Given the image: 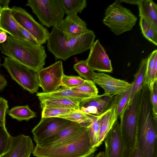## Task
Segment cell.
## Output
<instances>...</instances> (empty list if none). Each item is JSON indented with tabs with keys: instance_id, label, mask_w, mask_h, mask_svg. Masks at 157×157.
Listing matches in <instances>:
<instances>
[{
	"instance_id": "cell-16",
	"label": "cell",
	"mask_w": 157,
	"mask_h": 157,
	"mask_svg": "<svg viewBox=\"0 0 157 157\" xmlns=\"http://www.w3.org/2000/svg\"><path fill=\"white\" fill-rule=\"evenodd\" d=\"M34 148L30 136L19 135L12 137L9 150L2 157H29Z\"/></svg>"
},
{
	"instance_id": "cell-42",
	"label": "cell",
	"mask_w": 157,
	"mask_h": 157,
	"mask_svg": "<svg viewBox=\"0 0 157 157\" xmlns=\"http://www.w3.org/2000/svg\"><path fill=\"white\" fill-rule=\"evenodd\" d=\"M7 36L6 32L0 30V44H2L6 42L7 39Z\"/></svg>"
},
{
	"instance_id": "cell-43",
	"label": "cell",
	"mask_w": 157,
	"mask_h": 157,
	"mask_svg": "<svg viewBox=\"0 0 157 157\" xmlns=\"http://www.w3.org/2000/svg\"><path fill=\"white\" fill-rule=\"evenodd\" d=\"M139 0H119L120 2H124L129 4L137 5Z\"/></svg>"
},
{
	"instance_id": "cell-13",
	"label": "cell",
	"mask_w": 157,
	"mask_h": 157,
	"mask_svg": "<svg viewBox=\"0 0 157 157\" xmlns=\"http://www.w3.org/2000/svg\"><path fill=\"white\" fill-rule=\"evenodd\" d=\"M86 60L88 66L94 71L109 73L113 71L111 60L98 40L94 42Z\"/></svg>"
},
{
	"instance_id": "cell-1",
	"label": "cell",
	"mask_w": 157,
	"mask_h": 157,
	"mask_svg": "<svg viewBox=\"0 0 157 157\" xmlns=\"http://www.w3.org/2000/svg\"><path fill=\"white\" fill-rule=\"evenodd\" d=\"M136 142L141 157H157V121L153 117L147 87L140 90Z\"/></svg>"
},
{
	"instance_id": "cell-23",
	"label": "cell",
	"mask_w": 157,
	"mask_h": 157,
	"mask_svg": "<svg viewBox=\"0 0 157 157\" xmlns=\"http://www.w3.org/2000/svg\"><path fill=\"white\" fill-rule=\"evenodd\" d=\"M139 16L157 25V4L151 0H139Z\"/></svg>"
},
{
	"instance_id": "cell-9",
	"label": "cell",
	"mask_w": 157,
	"mask_h": 157,
	"mask_svg": "<svg viewBox=\"0 0 157 157\" xmlns=\"http://www.w3.org/2000/svg\"><path fill=\"white\" fill-rule=\"evenodd\" d=\"M11 9L13 18L19 25L29 33L40 45L46 42L50 33L46 28L22 8L14 6Z\"/></svg>"
},
{
	"instance_id": "cell-19",
	"label": "cell",
	"mask_w": 157,
	"mask_h": 157,
	"mask_svg": "<svg viewBox=\"0 0 157 157\" xmlns=\"http://www.w3.org/2000/svg\"><path fill=\"white\" fill-rule=\"evenodd\" d=\"M118 95L114 96L109 108L102 114L101 118L100 131L97 147L101 145L107 134L118 117L116 113V102Z\"/></svg>"
},
{
	"instance_id": "cell-4",
	"label": "cell",
	"mask_w": 157,
	"mask_h": 157,
	"mask_svg": "<svg viewBox=\"0 0 157 157\" xmlns=\"http://www.w3.org/2000/svg\"><path fill=\"white\" fill-rule=\"evenodd\" d=\"M97 150L91 145L87 128L82 134L62 143L45 147L36 145L33 154L36 157H86Z\"/></svg>"
},
{
	"instance_id": "cell-33",
	"label": "cell",
	"mask_w": 157,
	"mask_h": 157,
	"mask_svg": "<svg viewBox=\"0 0 157 157\" xmlns=\"http://www.w3.org/2000/svg\"><path fill=\"white\" fill-rule=\"evenodd\" d=\"M71 89L79 92L93 96H96L98 95V89L94 82L91 80H85L82 84Z\"/></svg>"
},
{
	"instance_id": "cell-22",
	"label": "cell",
	"mask_w": 157,
	"mask_h": 157,
	"mask_svg": "<svg viewBox=\"0 0 157 157\" xmlns=\"http://www.w3.org/2000/svg\"><path fill=\"white\" fill-rule=\"evenodd\" d=\"M147 63V58L142 59L139 68L135 74L132 83V91L128 103L136 94L145 86V80Z\"/></svg>"
},
{
	"instance_id": "cell-12",
	"label": "cell",
	"mask_w": 157,
	"mask_h": 157,
	"mask_svg": "<svg viewBox=\"0 0 157 157\" xmlns=\"http://www.w3.org/2000/svg\"><path fill=\"white\" fill-rule=\"evenodd\" d=\"M92 80L104 90V95L110 96L120 94L132 86L131 83L114 78L104 73L95 72Z\"/></svg>"
},
{
	"instance_id": "cell-44",
	"label": "cell",
	"mask_w": 157,
	"mask_h": 157,
	"mask_svg": "<svg viewBox=\"0 0 157 157\" xmlns=\"http://www.w3.org/2000/svg\"><path fill=\"white\" fill-rule=\"evenodd\" d=\"M10 1V0H0V6L2 8H8Z\"/></svg>"
},
{
	"instance_id": "cell-40",
	"label": "cell",
	"mask_w": 157,
	"mask_h": 157,
	"mask_svg": "<svg viewBox=\"0 0 157 157\" xmlns=\"http://www.w3.org/2000/svg\"><path fill=\"white\" fill-rule=\"evenodd\" d=\"M7 81L4 76L0 74V91L2 90L7 85Z\"/></svg>"
},
{
	"instance_id": "cell-41",
	"label": "cell",
	"mask_w": 157,
	"mask_h": 157,
	"mask_svg": "<svg viewBox=\"0 0 157 157\" xmlns=\"http://www.w3.org/2000/svg\"><path fill=\"white\" fill-rule=\"evenodd\" d=\"M128 157H141L138 148L137 142L134 150Z\"/></svg>"
},
{
	"instance_id": "cell-10",
	"label": "cell",
	"mask_w": 157,
	"mask_h": 157,
	"mask_svg": "<svg viewBox=\"0 0 157 157\" xmlns=\"http://www.w3.org/2000/svg\"><path fill=\"white\" fill-rule=\"evenodd\" d=\"M72 122L58 117L41 118L39 123L32 130L33 140L36 145H38L67 127Z\"/></svg>"
},
{
	"instance_id": "cell-29",
	"label": "cell",
	"mask_w": 157,
	"mask_h": 157,
	"mask_svg": "<svg viewBox=\"0 0 157 157\" xmlns=\"http://www.w3.org/2000/svg\"><path fill=\"white\" fill-rule=\"evenodd\" d=\"M67 15L80 13L87 6L86 0H61Z\"/></svg>"
},
{
	"instance_id": "cell-7",
	"label": "cell",
	"mask_w": 157,
	"mask_h": 157,
	"mask_svg": "<svg viewBox=\"0 0 157 157\" xmlns=\"http://www.w3.org/2000/svg\"><path fill=\"white\" fill-rule=\"evenodd\" d=\"M25 6L29 7L41 23L48 28L56 26L65 14L61 0H29Z\"/></svg>"
},
{
	"instance_id": "cell-31",
	"label": "cell",
	"mask_w": 157,
	"mask_h": 157,
	"mask_svg": "<svg viewBox=\"0 0 157 157\" xmlns=\"http://www.w3.org/2000/svg\"><path fill=\"white\" fill-rule=\"evenodd\" d=\"M41 118L58 117L80 110L74 109L46 106L42 108Z\"/></svg>"
},
{
	"instance_id": "cell-47",
	"label": "cell",
	"mask_w": 157,
	"mask_h": 157,
	"mask_svg": "<svg viewBox=\"0 0 157 157\" xmlns=\"http://www.w3.org/2000/svg\"><path fill=\"white\" fill-rule=\"evenodd\" d=\"M2 7L0 5V22L1 21V15L2 13Z\"/></svg>"
},
{
	"instance_id": "cell-18",
	"label": "cell",
	"mask_w": 157,
	"mask_h": 157,
	"mask_svg": "<svg viewBox=\"0 0 157 157\" xmlns=\"http://www.w3.org/2000/svg\"><path fill=\"white\" fill-rule=\"evenodd\" d=\"M114 96L98 95L80 104L81 111L87 114L98 116L106 111L110 107Z\"/></svg>"
},
{
	"instance_id": "cell-25",
	"label": "cell",
	"mask_w": 157,
	"mask_h": 157,
	"mask_svg": "<svg viewBox=\"0 0 157 157\" xmlns=\"http://www.w3.org/2000/svg\"><path fill=\"white\" fill-rule=\"evenodd\" d=\"M145 86L149 87L157 80V50H154L148 56Z\"/></svg>"
},
{
	"instance_id": "cell-48",
	"label": "cell",
	"mask_w": 157,
	"mask_h": 157,
	"mask_svg": "<svg viewBox=\"0 0 157 157\" xmlns=\"http://www.w3.org/2000/svg\"></svg>"
},
{
	"instance_id": "cell-38",
	"label": "cell",
	"mask_w": 157,
	"mask_h": 157,
	"mask_svg": "<svg viewBox=\"0 0 157 157\" xmlns=\"http://www.w3.org/2000/svg\"><path fill=\"white\" fill-rule=\"evenodd\" d=\"M8 107L7 101L0 97V127L6 128V114Z\"/></svg>"
},
{
	"instance_id": "cell-14",
	"label": "cell",
	"mask_w": 157,
	"mask_h": 157,
	"mask_svg": "<svg viewBox=\"0 0 157 157\" xmlns=\"http://www.w3.org/2000/svg\"><path fill=\"white\" fill-rule=\"evenodd\" d=\"M105 157H124L125 147L118 120L104 141Z\"/></svg>"
},
{
	"instance_id": "cell-37",
	"label": "cell",
	"mask_w": 157,
	"mask_h": 157,
	"mask_svg": "<svg viewBox=\"0 0 157 157\" xmlns=\"http://www.w3.org/2000/svg\"><path fill=\"white\" fill-rule=\"evenodd\" d=\"M148 88L150 91V100L153 117L157 121V80Z\"/></svg>"
},
{
	"instance_id": "cell-36",
	"label": "cell",
	"mask_w": 157,
	"mask_h": 157,
	"mask_svg": "<svg viewBox=\"0 0 157 157\" xmlns=\"http://www.w3.org/2000/svg\"><path fill=\"white\" fill-rule=\"evenodd\" d=\"M85 80L79 76H68L64 75L62 79V86L65 88H73L82 84Z\"/></svg>"
},
{
	"instance_id": "cell-32",
	"label": "cell",
	"mask_w": 157,
	"mask_h": 157,
	"mask_svg": "<svg viewBox=\"0 0 157 157\" xmlns=\"http://www.w3.org/2000/svg\"><path fill=\"white\" fill-rule=\"evenodd\" d=\"M73 68L81 76L92 80L95 72L87 65L86 60H81L73 65Z\"/></svg>"
},
{
	"instance_id": "cell-8",
	"label": "cell",
	"mask_w": 157,
	"mask_h": 157,
	"mask_svg": "<svg viewBox=\"0 0 157 157\" xmlns=\"http://www.w3.org/2000/svg\"><path fill=\"white\" fill-rule=\"evenodd\" d=\"M3 58L2 65L7 70L12 78L31 93H36L39 87L37 72L8 57Z\"/></svg>"
},
{
	"instance_id": "cell-30",
	"label": "cell",
	"mask_w": 157,
	"mask_h": 157,
	"mask_svg": "<svg viewBox=\"0 0 157 157\" xmlns=\"http://www.w3.org/2000/svg\"><path fill=\"white\" fill-rule=\"evenodd\" d=\"M58 117L75 122L84 125L87 127L92 120L91 114H85L80 110L61 115Z\"/></svg>"
},
{
	"instance_id": "cell-6",
	"label": "cell",
	"mask_w": 157,
	"mask_h": 157,
	"mask_svg": "<svg viewBox=\"0 0 157 157\" xmlns=\"http://www.w3.org/2000/svg\"><path fill=\"white\" fill-rule=\"evenodd\" d=\"M117 0L105 10L102 21L116 35L131 30L135 25L137 17Z\"/></svg>"
},
{
	"instance_id": "cell-15",
	"label": "cell",
	"mask_w": 157,
	"mask_h": 157,
	"mask_svg": "<svg viewBox=\"0 0 157 157\" xmlns=\"http://www.w3.org/2000/svg\"><path fill=\"white\" fill-rule=\"evenodd\" d=\"M56 27L61 29L67 39L78 37L90 30L87 28L86 23L76 13L67 15Z\"/></svg>"
},
{
	"instance_id": "cell-46",
	"label": "cell",
	"mask_w": 157,
	"mask_h": 157,
	"mask_svg": "<svg viewBox=\"0 0 157 157\" xmlns=\"http://www.w3.org/2000/svg\"><path fill=\"white\" fill-rule=\"evenodd\" d=\"M86 157H94V153H92L90 155Z\"/></svg>"
},
{
	"instance_id": "cell-39",
	"label": "cell",
	"mask_w": 157,
	"mask_h": 157,
	"mask_svg": "<svg viewBox=\"0 0 157 157\" xmlns=\"http://www.w3.org/2000/svg\"><path fill=\"white\" fill-rule=\"evenodd\" d=\"M18 25L19 29L23 34L27 41L36 45H41L39 43L35 38L29 33L19 24Z\"/></svg>"
},
{
	"instance_id": "cell-5",
	"label": "cell",
	"mask_w": 157,
	"mask_h": 157,
	"mask_svg": "<svg viewBox=\"0 0 157 157\" xmlns=\"http://www.w3.org/2000/svg\"><path fill=\"white\" fill-rule=\"evenodd\" d=\"M140 96V90L127 104L119 117L120 128L125 147L124 157L129 156L136 144Z\"/></svg>"
},
{
	"instance_id": "cell-26",
	"label": "cell",
	"mask_w": 157,
	"mask_h": 157,
	"mask_svg": "<svg viewBox=\"0 0 157 157\" xmlns=\"http://www.w3.org/2000/svg\"><path fill=\"white\" fill-rule=\"evenodd\" d=\"M141 32L144 36L155 45H157V25L143 18L139 21Z\"/></svg>"
},
{
	"instance_id": "cell-17",
	"label": "cell",
	"mask_w": 157,
	"mask_h": 157,
	"mask_svg": "<svg viewBox=\"0 0 157 157\" xmlns=\"http://www.w3.org/2000/svg\"><path fill=\"white\" fill-rule=\"evenodd\" d=\"M87 129V127L84 125L73 122L69 126L57 134L36 145L45 147L59 144L82 134Z\"/></svg>"
},
{
	"instance_id": "cell-34",
	"label": "cell",
	"mask_w": 157,
	"mask_h": 157,
	"mask_svg": "<svg viewBox=\"0 0 157 157\" xmlns=\"http://www.w3.org/2000/svg\"><path fill=\"white\" fill-rule=\"evenodd\" d=\"M12 137L6 128L0 127V157H2L9 150Z\"/></svg>"
},
{
	"instance_id": "cell-2",
	"label": "cell",
	"mask_w": 157,
	"mask_h": 157,
	"mask_svg": "<svg viewBox=\"0 0 157 157\" xmlns=\"http://www.w3.org/2000/svg\"><path fill=\"white\" fill-rule=\"evenodd\" d=\"M0 50L2 54L36 72L43 68L47 57L42 45H36L10 35L0 44Z\"/></svg>"
},
{
	"instance_id": "cell-20",
	"label": "cell",
	"mask_w": 157,
	"mask_h": 157,
	"mask_svg": "<svg viewBox=\"0 0 157 157\" xmlns=\"http://www.w3.org/2000/svg\"><path fill=\"white\" fill-rule=\"evenodd\" d=\"M0 30L14 37L26 40L12 15L11 9L9 7L2 8Z\"/></svg>"
},
{
	"instance_id": "cell-11",
	"label": "cell",
	"mask_w": 157,
	"mask_h": 157,
	"mask_svg": "<svg viewBox=\"0 0 157 157\" xmlns=\"http://www.w3.org/2000/svg\"><path fill=\"white\" fill-rule=\"evenodd\" d=\"M39 86L43 93L55 92L62 86V79L64 75L62 62L59 60L51 65L42 68L37 72Z\"/></svg>"
},
{
	"instance_id": "cell-45",
	"label": "cell",
	"mask_w": 157,
	"mask_h": 157,
	"mask_svg": "<svg viewBox=\"0 0 157 157\" xmlns=\"http://www.w3.org/2000/svg\"><path fill=\"white\" fill-rule=\"evenodd\" d=\"M95 157H105L104 152L100 151L97 154Z\"/></svg>"
},
{
	"instance_id": "cell-35",
	"label": "cell",
	"mask_w": 157,
	"mask_h": 157,
	"mask_svg": "<svg viewBox=\"0 0 157 157\" xmlns=\"http://www.w3.org/2000/svg\"><path fill=\"white\" fill-rule=\"evenodd\" d=\"M132 91V86L126 91L118 95L116 102V113L118 117L121 115L128 103Z\"/></svg>"
},
{
	"instance_id": "cell-21",
	"label": "cell",
	"mask_w": 157,
	"mask_h": 157,
	"mask_svg": "<svg viewBox=\"0 0 157 157\" xmlns=\"http://www.w3.org/2000/svg\"><path fill=\"white\" fill-rule=\"evenodd\" d=\"M41 108L46 107L74 109L80 110L81 103L76 100L59 96H37Z\"/></svg>"
},
{
	"instance_id": "cell-3",
	"label": "cell",
	"mask_w": 157,
	"mask_h": 157,
	"mask_svg": "<svg viewBox=\"0 0 157 157\" xmlns=\"http://www.w3.org/2000/svg\"><path fill=\"white\" fill-rule=\"evenodd\" d=\"M96 37L94 32L90 30L76 37L67 39L62 31L57 27H53L47 41L48 50L56 60L63 61L71 56L81 54L90 49Z\"/></svg>"
},
{
	"instance_id": "cell-24",
	"label": "cell",
	"mask_w": 157,
	"mask_h": 157,
	"mask_svg": "<svg viewBox=\"0 0 157 157\" xmlns=\"http://www.w3.org/2000/svg\"><path fill=\"white\" fill-rule=\"evenodd\" d=\"M37 96H59L74 99L78 101L81 103L91 99L96 96L79 92L71 89L62 87L55 92L49 93L43 92L37 93Z\"/></svg>"
},
{
	"instance_id": "cell-28",
	"label": "cell",
	"mask_w": 157,
	"mask_h": 157,
	"mask_svg": "<svg viewBox=\"0 0 157 157\" xmlns=\"http://www.w3.org/2000/svg\"><path fill=\"white\" fill-rule=\"evenodd\" d=\"M102 114L98 116L91 114L92 120L87 127L91 143L93 147H97L100 131V119Z\"/></svg>"
},
{
	"instance_id": "cell-27",
	"label": "cell",
	"mask_w": 157,
	"mask_h": 157,
	"mask_svg": "<svg viewBox=\"0 0 157 157\" xmlns=\"http://www.w3.org/2000/svg\"><path fill=\"white\" fill-rule=\"evenodd\" d=\"M7 113L13 119L18 121H28L36 117V113L32 111L28 105L14 107L7 111Z\"/></svg>"
}]
</instances>
